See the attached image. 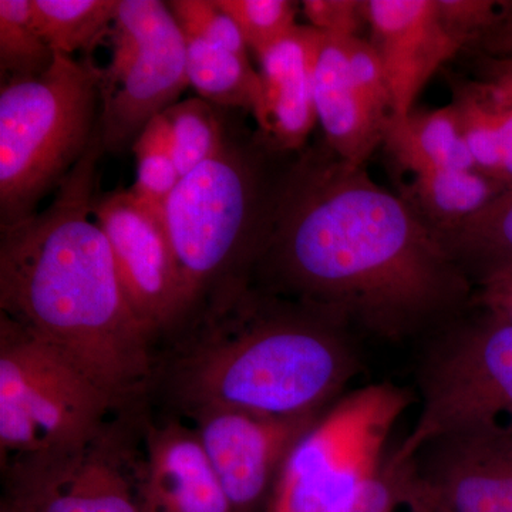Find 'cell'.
Listing matches in <instances>:
<instances>
[{
	"label": "cell",
	"instance_id": "obj_15",
	"mask_svg": "<svg viewBox=\"0 0 512 512\" xmlns=\"http://www.w3.org/2000/svg\"><path fill=\"white\" fill-rule=\"evenodd\" d=\"M138 512H234L192 426L143 417Z\"/></svg>",
	"mask_w": 512,
	"mask_h": 512
},
{
	"label": "cell",
	"instance_id": "obj_13",
	"mask_svg": "<svg viewBox=\"0 0 512 512\" xmlns=\"http://www.w3.org/2000/svg\"><path fill=\"white\" fill-rule=\"evenodd\" d=\"M409 463L431 511L512 512V437H446Z\"/></svg>",
	"mask_w": 512,
	"mask_h": 512
},
{
	"label": "cell",
	"instance_id": "obj_29",
	"mask_svg": "<svg viewBox=\"0 0 512 512\" xmlns=\"http://www.w3.org/2000/svg\"><path fill=\"white\" fill-rule=\"evenodd\" d=\"M413 495L412 464H384L375 478L367 481L355 497L332 512H397Z\"/></svg>",
	"mask_w": 512,
	"mask_h": 512
},
{
	"label": "cell",
	"instance_id": "obj_16",
	"mask_svg": "<svg viewBox=\"0 0 512 512\" xmlns=\"http://www.w3.org/2000/svg\"><path fill=\"white\" fill-rule=\"evenodd\" d=\"M318 40V30L298 25L256 55L262 82L258 136L275 153L301 151L318 123L313 93Z\"/></svg>",
	"mask_w": 512,
	"mask_h": 512
},
{
	"label": "cell",
	"instance_id": "obj_6",
	"mask_svg": "<svg viewBox=\"0 0 512 512\" xmlns=\"http://www.w3.org/2000/svg\"><path fill=\"white\" fill-rule=\"evenodd\" d=\"M421 412L387 463L404 466L433 441L512 437V325L484 313L434 342L420 370Z\"/></svg>",
	"mask_w": 512,
	"mask_h": 512
},
{
	"label": "cell",
	"instance_id": "obj_32",
	"mask_svg": "<svg viewBox=\"0 0 512 512\" xmlns=\"http://www.w3.org/2000/svg\"><path fill=\"white\" fill-rule=\"evenodd\" d=\"M473 302L483 309V313L512 325V269L478 284Z\"/></svg>",
	"mask_w": 512,
	"mask_h": 512
},
{
	"label": "cell",
	"instance_id": "obj_19",
	"mask_svg": "<svg viewBox=\"0 0 512 512\" xmlns=\"http://www.w3.org/2000/svg\"><path fill=\"white\" fill-rule=\"evenodd\" d=\"M471 285L512 269V187L454 227L433 232Z\"/></svg>",
	"mask_w": 512,
	"mask_h": 512
},
{
	"label": "cell",
	"instance_id": "obj_11",
	"mask_svg": "<svg viewBox=\"0 0 512 512\" xmlns=\"http://www.w3.org/2000/svg\"><path fill=\"white\" fill-rule=\"evenodd\" d=\"M93 215L109 239L131 308L156 345H164L191 316L190 296L164 220L141 205L130 188L97 194Z\"/></svg>",
	"mask_w": 512,
	"mask_h": 512
},
{
	"label": "cell",
	"instance_id": "obj_23",
	"mask_svg": "<svg viewBox=\"0 0 512 512\" xmlns=\"http://www.w3.org/2000/svg\"><path fill=\"white\" fill-rule=\"evenodd\" d=\"M161 114L170 127L181 178L217 157L231 133L225 128L217 106L201 97L178 101Z\"/></svg>",
	"mask_w": 512,
	"mask_h": 512
},
{
	"label": "cell",
	"instance_id": "obj_25",
	"mask_svg": "<svg viewBox=\"0 0 512 512\" xmlns=\"http://www.w3.org/2000/svg\"><path fill=\"white\" fill-rule=\"evenodd\" d=\"M55 59L56 53L33 26L32 0H0V72L3 79L42 76Z\"/></svg>",
	"mask_w": 512,
	"mask_h": 512
},
{
	"label": "cell",
	"instance_id": "obj_4",
	"mask_svg": "<svg viewBox=\"0 0 512 512\" xmlns=\"http://www.w3.org/2000/svg\"><path fill=\"white\" fill-rule=\"evenodd\" d=\"M274 154L259 136L229 133L221 153L181 178L168 200L165 229L190 296V320L251 286L285 171L274 167Z\"/></svg>",
	"mask_w": 512,
	"mask_h": 512
},
{
	"label": "cell",
	"instance_id": "obj_10",
	"mask_svg": "<svg viewBox=\"0 0 512 512\" xmlns=\"http://www.w3.org/2000/svg\"><path fill=\"white\" fill-rule=\"evenodd\" d=\"M111 60L101 70L99 131L119 153L190 87L187 42L167 3L120 0L110 28Z\"/></svg>",
	"mask_w": 512,
	"mask_h": 512
},
{
	"label": "cell",
	"instance_id": "obj_2",
	"mask_svg": "<svg viewBox=\"0 0 512 512\" xmlns=\"http://www.w3.org/2000/svg\"><path fill=\"white\" fill-rule=\"evenodd\" d=\"M100 133L43 211L0 225V311L92 379L120 412L153 390L157 345L93 215Z\"/></svg>",
	"mask_w": 512,
	"mask_h": 512
},
{
	"label": "cell",
	"instance_id": "obj_7",
	"mask_svg": "<svg viewBox=\"0 0 512 512\" xmlns=\"http://www.w3.org/2000/svg\"><path fill=\"white\" fill-rule=\"evenodd\" d=\"M114 412L116 403L82 370L0 313L2 461L92 439Z\"/></svg>",
	"mask_w": 512,
	"mask_h": 512
},
{
	"label": "cell",
	"instance_id": "obj_21",
	"mask_svg": "<svg viewBox=\"0 0 512 512\" xmlns=\"http://www.w3.org/2000/svg\"><path fill=\"white\" fill-rule=\"evenodd\" d=\"M187 74L198 97L224 109H242L258 117L262 107V82L249 55L187 39Z\"/></svg>",
	"mask_w": 512,
	"mask_h": 512
},
{
	"label": "cell",
	"instance_id": "obj_26",
	"mask_svg": "<svg viewBox=\"0 0 512 512\" xmlns=\"http://www.w3.org/2000/svg\"><path fill=\"white\" fill-rule=\"evenodd\" d=\"M234 20L249 50L258 55L296 25L298 3L289 0H217Z\"/></svg>",
	"mask_w": 512,
	"mask_h": 512
},
{
	"label": "cell",
	"instance_id": "obj_22",
	"mask_svg": "<svg viewBox=\"0 0 512 512\" xmlns=\"http://www.w3.org/2000/svg\"><path fill=\"white\" fill-rule=\"evenodd\" d=\"M120 0H32L33 26L56 53L90 52L109 35Z\"/></svg>",
	"mask_w": 512,
	"mask_h": 512
},
{
	"label": "cell",
	"instance_id": "obj_9",
	"mask_svg": "<svg viewBox=\"0 0 512 512\" xmlns=\"http://www.w3.org/2000/svg\"><path fill=\"white\" fill-rule=\"evenodd\" d=\"M140 409L82 443L3 460V503L18 512H138Z\"/></svg>",
	"mask_w": 512,
	"mask_h": 512
},
{
	"label": "cell",
	"instance_id": "obj_1",
	"mask_svg": "<svg viewBox=\"0 0 512 512\" xmlns=\"http://www.w3.org/2000/svg\"><path fill=\"white\" fill-rule=\"evenodd\" d=\"M251 285L387 340L450 319L474 292L409 202L332 150L286 165Z\"/></svg>",
	"mask_w": 512,
	"mask_h": 512
},
{
	"label": "cell",
	"instance_id": "obj_24",
	"mask_svg": "<svg viewBox=\"0 0 512 512\" xmlns=\"http://www.w3.org/2000/svg\"><path fill=\"white\" fill-rule=\"evenodd\" d=\"M137 160L136 181L131 194L141 205L164 220L165 207L180 184L181 175L175 163L170 127L163 114L154 117L143 128L133 146Z\"/></svg>",
	"mask_w": 512,
	"mask_h": 512
},
{
	"label": "cell",
	"instance_id": "obj_3",
	"mask_svg": "<svg viewBox=\"0 0 512 512\" xmlns=\"http://www.w3.org/2000/svg\"><path fill=\"white\" fill-rule=\"evenodd\" d=\"M359 373L345 325L251 285L164 343L153 390L181 416L204 407L306 416L325 413Z\"/></svg>",
	"mask_w": 512,
	"mask_h": 512
},
{
	"label": "cell",
	"instance_id": "obj_33",
	"mask_svg": "<svg viewBox=\"0 0 512 512\" xmlns=\"http://www.w3.org/2000/svg\"><path fill=\"white\" fill-rule=\"evenodd\" d=\"M480 45L494 59L512 57V2H507L500 22L480 40Z\"/></svg>",
	"mask_w": 512,
	"mask_h": 512
},
{
	"label": "cell",
	"instance_id": "obj_12",
	"mask_svg": "<svg viewBox=\"0 0 512 512\" xmlns=\"http://www.w3.org/2000/svg\"><path fill=\"white\" fill-rule=\"evenodd\" d=\"M191 421L234 512H255L268 503L293 447L322 414H269L204 407L185 414Z\"/></svg>",
	"mask_w": 512,
	"mask_h": 512
},
{
	"label": "cell",
	"instance_id": "obj_20",
	"mask_svg": "<svg viewBox=\"0 0 512 512\" xmlns=\"http://www.w3.org/2000/svg\"><path fill=\"white\" fill-rule=\"evenodd\" d=\"M410 175L403 200L433 232L460 224L507 190L476 170L437 168Z\"/></svg>",
	"mask_w": 512,
	"mask_h": 512
},
{
	"label": "cell",
	"instance_id": "obj_17",
	"mask_svg": "<svg viewBox=\"0 0 512 512\" xmlns=\"http://www.w3.org/2000/svg\"><path fill=\"white\" fill-rule=\"evenodd\" d=\"M345 39L319 32L313 63L316 116L330 150L346 163L365 165L383 144L390 119L377 113L350 79Z\"/></svg>",
	"mask_w": 512,
	"mask_h": 512
},
{
	"label": "cell",
	"instance_id": "obj_18",
	"mask_svg": "<svg viewBox=\"0 0 512 512\" xmlns=\"http://www.w3.org/2000/svg\"><path fill=\"white\" fill-rule=\"evenodd\" d=\"M383 144L394 163L409 174L437 168L477 171L453 104L414 109L404 119H390Z\"/></svg>",
	"mask_w": 512,
	"mask_h": 512
},
{
	"label": "cell",
	"instance_id": "obj_34",
	"mask_svg": "<svg viewBox=\"0 0 512 512\" xmlns=\"http://www.w3.org/2000/svg\"><path fill=\"white\" fill-rule=\"evenodd\" d=\"M487 80L484 86L498 100L512 106V57L510 59H493L490 62Z\"/></svg>",
	"mask_w": 512,
	"mask_h": 512
},
{
	"label": "cell",
	"instance_id": "obj_28",
	"mask_svg": "<svg viewBox=\"0 0 512 512\" xmlns=\"http://www.w3.org/2000/svg\"><path fill=\"white\" fill-rule=\"evenodd\" d=\"M345 52L349 76L357 90L377 113L392 119V96L375 46L359 36L346 37Z\"/></svg>",
	"mask_w": 512,
	"mask_h": 512
},
{
	"label": "cell",
	"instance_id": "obj_31",
	"mask_svg": "<svg viewBox=\"0 0 512 512\" xmlns=\"http://www.w3.org/2000/svg\"><path fill=\"white\" fill-rule=\"evenodd\" d=\"M302 10L309 26L329 36L356 37L366 23L365 0H305Z\"/></svg>",
	"mask_w": 512,
	"mask_h": 512
},
{
	"label": "cell",
	"instance_id": "obj_14",
	"mask_svg": "<svg viewBox=\"0 0 512 512\" xmlns=\"http://www.w3.org/2000/svg\"><path fill=\"white\" fill-rule=\"evenodd\" d=\"M366 23L392 96V120L404 119L433 74L463 49L440 22L436 0H365Z\"/></svg>",
	"mask_w": 512,
	"mask_h": 512
},
{
	"label": "cell",
	"instance_id": "obj_27",
	"mask_svg": "<svg viewBox=\"0 0 512 512\" xmlns=\"http://www.w3.org/2000/svg\"><path fill=\"white\" fill-rule=\"evenodd\" d=\"M165 3L187 39L202 40L249 55V47L238 26L217 0H171Z\"/></svg>",
	"mask_w": 512,
	"mask_h": 512
},
{
	"label": "cell",
	"instance_id": "obj_35",
	"mask_svg": "<svg viewBox=\"0 0 512 512\" xmlns=\"http://www.w3.org/2000/svg\"><path fill=\"white\" fill-rule=\"evenodd\" d=\"M412 512H434L431 511L426 504L423 503V500L417 494L416 485H414V493L412 498Z\"/></svg>",
	"mask_w": 512,
	"mask_h": 512
},
{
	"label": "cell",
	"instance_id": "obj_36",
	"mask_svg": "<svg viewBox=\"0 0 512 512\" xmlns=\"http://www.w3.org/2000/svg\"><path fill=\"white\" fill-rule=\"evenodd\" d=\"M0 512H18V511L13 510V508L10 507V505L3 503V501H2V505H0Z\"/></svg>",
	"mask_w": 512,
	"mask_h": 512
},
{
	"label": "cell",
	"instance_id": "obj_8",
	"mask_svg": "<svg viewBox=\"0 0 512 512\" xmlns=\"http://www.w3.org/2000/svg\"><path fill=\"white\" fill-rule=\"evenodd\" d=\"M410 402L390 383L340 397L293 447L264 512H332L352 500L382 470L384 446Z\"/></svg>",
	"mask_w": 512,
	"mask_h": 512
},
{
	"label": "cell",
	"instance_id": "obj_5",
	"mask_svg": "<svg viewBox=\"0 0 512 512\" xmlns=\"http://www.w3.org/2000/svg\"><path fill=\"white\" fill-rule=\"evenodd\" d=\"M101 70L56 55L42 76L0 87V225L36 214L99 134Z\"/></svg>",
	"mask_w": 512,
	"mask_h": 512
},
{
	"label": "cell",
	"instance_id": "obj_30",
	"mask_svg": "<svg viewBox=\"0 0 512 512\" xmlns=\"http://www.w3.org/2000/svg\"><path fill=\"white\" fill-rule=\"evenodd\" d=\"M507 2L498 0H436L440 22L458 42H480L500 22Z\"/></svg>",
	"mask_w": 512,
	"mask_h": 512
}]
</instances>
